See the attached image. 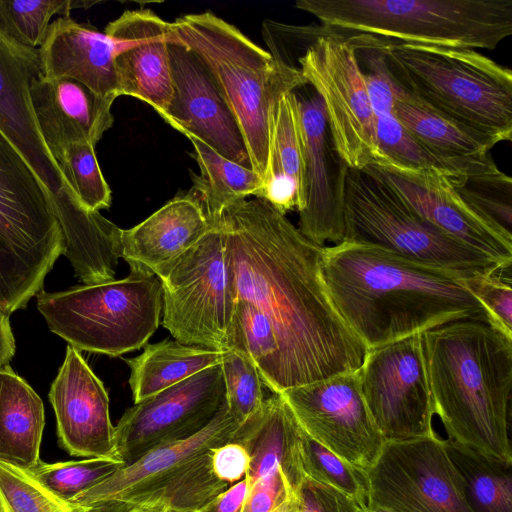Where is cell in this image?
Returning a JSON list of instances; mask_svg holds the SVG:
<instances>
[{"label":"cell","instance_id":"cell-1","mask_svg":"<svg viewBox=\"0 0 512 512\" xmlns=\"http://www.w3.org/2000/svg\"><path fill=\"white\" fill-rule=\"evenodd\" d=\"M218 224L235 300L259 309L277 335L284 390L359 369L368 349L328 294L325 246L260 198L228 206Z\"/></svg>","mask_w":512,"mask_h":512},{"label":"cell","instance_id":"cell-2","mask_svg":"<svg viewBox=\"0 0 512 512\" xmlns=\"http://www.w3.org/2000/svg\"><path fill=\"white\" fill-rule=\"evenodd\" d=\"M321 270L336 310L367 349L460 320L493 325L456 272L345 241L324 247Z\"/></svg>","mask_w":512,"mask_h":512},{"label":"cell","instance_id":"cell-3","mask_svg":"<svg viewBox=\"0 0 512 512\" xmlns=\"http://www.w3.org/2000/svg\"><path fill=\"white\" fill-rule=\"evenodd\" d=\"M421 338L434 414L448 439L512 461V337L486 322L460 320Z\"/></svg>","mask_w":512,"mask_h":512},{"label":"cell","instance_id":"cell-4","mask_svg":"<svg viewBox=\"0 0 512 512\" xmlns=\"http://www.w3.org/2000/svg\"><path fill=\"white\" fill-rule=\"evenodd\" d=\"M172 26L208 66L238 122L252 168L264 179L276 106L282 96L307 85L300 69L211 11L183 15Z\"/></svg>","mask_w":512,"mask_h":512},{"label":"cell","instance_id":"cell-5","mask_svg":"<svg viewBox=\"0 0 512 512\" xmlns=\"http://www.w3.org/2000/svg\"><path fill=\"white\" fill-rule=\"evenodd\" d=\"M371 37L390 76L404 90L498 142L511 140V69L474 49Z\"/></svg>","mask_w":512,"mask_h":512},{"label":"cell","instance_id":"cell-6","mask_svg":"<svg viewBox=\"0 0 512 512\" xmlns=\"http://www.w3.org/2000/svg\"><path fill=\"white\" fill-rule=\"evenodd\" d=\"M327 31L494 50L512 35V0H298Z\"/></svg>","mask_w":512,"mask_h":512},{"label":"cell","instance_id":"cell-7","mask_svg":"<svg viewBox=\"0 0 512 512\" xmlns=\"http://www.w3.org/2000/svg\"><path fill=\"white\" fill-rule=\"evenodd\" d=\"M240 426L224 401L201 431L122 465L70 504L78 512H124L157 502L167 505L170 512L200 510L231 486L214 475L210 452L233 441Z\"/></svg>","mask_w":512,"mask_h":512},{"label":"cell","instance_id":"cell-8","mask_svg":"<svg viewBox=\"0 0 512 512\" xmlns=\"http://www.w3.org/2000/svg\"><path fill=\"white\" fill-rule=\"evenodd\" d=\"M51 332L78 351L118 357L145 346L159 326L163 292L159 278L130 270L120 280L83 284L36 295Z\"/></svg>","mask_w":512,"mask_h":512},{"label":"cell","instance_id":"cell-9","mask_svg":"<svg viewBox=\"0 0 512 512\" xmlns=\"http://www.w3.org/2000/svg\"><path fill=\"white\" fill-rule=\"evenodd\" d=\"M62 251L50 193L0 132V311L26 307Z\"/></svg>","mask_w":512,"mask_h":512},{"label":"cell","instance_id":"cell-10","mask_svg":"<svg viewBox=\"0 0 512 512\" xmlns=\"http://www.w3.org/2000/svg\"><path fill=\"white\" fill-rule=\"evenodd\" d=\"M342 241L377 247L465 276L511 267L499 264L430 224L383 179L367 169L348 168Z\"/></svg>","mask_w":512,"mask_h":512},{"label":"cell","instance_id":"cell-11","mask_svg":"<svg viewBox=\"0 0 512 512\" xmlns=\"http://www.w3.org/2000/svg\"><path fill=\"white\" fill-rule=\"evenodd\" d=\"M357 49L353 34L327 31L307 46L297 67L323 102L339 156L349 168L364 169L384 161Z\"/></svg>","mask_w":512,"mask_h":512},{"label":"cell","instance_id":"cell-12","mask_svg":"<svg viewBox=\"0 0 512 512\" xmlns=\"http://www.w3.org/2000/svg\"><path fill=\"white\" fill-rule=\"evenodd\" d=\"M158 278L163 292L162 325L174 339L223 350L235 297L218 222Z\"/></svg>","mask_w":512,"mask_h":512},{"label":"cell","instance_id":"cell-13","mask_svg":"<svg viewBox=\"0 0 512 512\" xmlns=\"http://www.w3.org/2000/svg\"><path fill=\"white\" fill-rule=\"evenodd\" d=\"M359 373L365 404L385 442L435 434L421 333L368 349Z\"/></svg>","mask_w":512,"mask_h":512},{"label":"cell","instance_id":"cell-14","mask_svg":"<svg viewBox=\"0 0 512 512\" xmlns=\"http://www.w3.org/2000/svg\"><path fill=\"white\" fill-rule=\"evenodd\" d=\"M368 507L391 512H471L436 434L385 442L367 470Z\"/></svg>","mask_w":512,"mask_h":512},{"label":"cell","instance_id":"cell-15","mask_svg":"<svg viewBox=\"0 0 512 512\" xmlns=\"http://www.w3.org/2000/svg\"><path fill=\"white\" fill-rule=\"evenodd\" d=\"M294 94L301 162L298 230L319 246L335 245L343 240L349 167L335 149L320 96L308 84Z\"/></svg>","mask_w":512,"mask_h":512},{"label":"cell","instance_id":"cell-16","mask_svg":"<svg viewBox=\"0 0 512 512\" xmlns=\"http://www.w3.org/2000/svg\"><path fill=\"white\" fill-rule=\"evenodd\" d=\"M225 401L220 364L128 408L114 426L123 465L161 446L185 440L206 427Z\"/></svg>","mask_w":512,"mask_h":512},{"label":"cell","instance_id":"cell-17","mask_svg":"<svg viewBox=\"0 0 512 512\" xmlns=\"http://www.w3.org/2000/svg\"><path fill=\"white\" fill-rule=\"evenodd\" d=\"M302 430L346 462L368 470L385 443L365 404L359 369L278 393Z\"/></svg>","mask_w":512,"mask_h":512},{"label":"cell","instance_id":"cell-18","mask_svg":"<svg viewBox=\"0 0 512 512\" xmlns=\"http://www.w3.org/2000/svg\"><path fill=\"white\" fill-rule=\"evenodd\" d=\"M172 98L161 117L187 138L252 169L249 152L230 107L205 62L176 36L169 44Z\"/></svg>","mask_w":512,"mask_h":512},{"label":"cell","instance_id":"cell-19","mask_svg":"<svg viewBox=\"0 0 512 512\" xmlns=\"http://www.w3.org/2000/svg\"><path fill=\"white\" fill-rule=\"evenodd\" d=\"M416 213L444 233L503 266L512 263V233L468 205L446 175L394 165H369Z\"/></svg>","mask_w":512,"mask_h":512},{"label":"cell","instance_id":"cell-20","mask_svg":"<svg viewBox=\"0 0 512 512\" xmlns=\"http://www.w3.org/2000/svg\"><path fill=\"white\" fill-rule=\"evenodd\" d=\"M114 48L118 95L150 105L160 116L172 98V23L150 9L126 10L104 31Z\"/></svg>","mask_w":512,"mask_h":512},{"label":"cell","instance_id":"cell-21","mask_svg":"<svg viewBox=\"0 0 512 512\" xmlns=\"http://www.w3.org/2000/svg\"><path fill=\"white\" fill-rule=\"evenodd\" d=\"M49 400L63 449L72 456L121 462L115 448L107 391L80 351L70 345L51 384Z\"/></svg>","mask_w":512,"mask_h":512},{"label":"cell","instance_id":"cell-22","mask_svg":"<svg viewBox=\"0 0 512 512\" xmlns=\"http://www.w3.org/2000/svg\"><path fill=\"white\" fill-rule=\"evenodd\" d=\"M40 74L39 49L21 45L0 30V132L54 197L66 184L41 137L32 108L30 88Z\"/></svg>","mask_w":512,"mask_h":512},{"label":"cell","instance_id":"cell-23","mask_svg":"<svg viewBox=\"0 0 512 512\" xmlns=\"http://www.w3.org/2000/svg\"><path fill=\"white\" fill-rule=\"evenodd\" d=\"M30 97L41 137L54 160L71 144L95 146L114 122L115 100L73 79L40 74L31 84Z\"/></svg>","mask_w":512,"mask_h":512},{"label":"cell","instance_id":"cell-24","mask_svg":"<svg viewBox=\"0 0 512 512\" xmlns=\"http://www.w3.org/2000/svg\"><path fill=\"white\" fill-rule=\"evenodd\" d=\"M375 116L376 137L384 163L397 167L433 171L463 179H479L502 171L488 154L478 158H450L437 155L420 144L393 113L395 82L379 65L364 73Z\"/></svg>","mask_w":512,"mask_h":512},{"label":"cell","instance_id":"cell-25","mask_svg":"<svg viewBox=\"0 0 512 512\" xmlns=\"http://www.w3.org/2000/svg\"><path fill=\"white\" fill-rule=\"evenodd\" d=\"M210 224L193 195L176 196L144 221L122 229L121 258L130 270L163 275L196 244Z\"/></svg>","mask_w":512,"mask_h":512},{"label":"cell","instance_id":"cell-26","mask_svg":"<svg viewBox=\"0 0 512 512\" xmlns=\"http://www.w3.org/2000/svg\"><path fill=\"white\" fill-rule=\"evenodd\" d=\"M38 49L43 77L73 79L102 97H119L114 48L105 33L70 17H59Z\"/></svg>","mask_w":512,"mask_h":512},{"label":"cell","instance_id":"cell-27","mask_svg":"<svg viewBox=\"0 0 512 512\" xmlns=\"http://www.w3.org/2000/svg\"><path fill=\"white\" fill-rule=\"evenodd\" d=\"M52 198L62 238V254L83 284L114 280L121 258L122 229L97 211L84 208L66 186Z\"/></svg>","mask_w":512,"mask_h":512},{"label":"cell","instance_id":"cell-28","mask_svg":"<svg viewBox=\"0 0 512 512\" xmlns=\"http://www.w3.org/2000/svg\"><path fill=\"white\" fill-rule=\"evenodd\" d=\"M299 425L278 393L265 398L261 409L240 426L233 441L242 444L250 458L248 484L283 469L297 490L304 478L299 456Z\"/></svg>","mask_w":512,"mask_h":512},{"label":"cell","instance_id":"cell-29","mask_svg":"<svg viewBox=\"0 0 512 512\" xmlns=\"http://www.w3.org/2000/svg\"><path fill=\"white\" fill-rule=\"evenodd\" d=\"M44 425L39 395L10 365L0 367V461L23 470L35 466Z\"/></svg>","mask_w":512,"mask_h":512},{"label":"cell","instance_id":"cell-30","mask_svg":"<svg viewBox=\"0 0 512 512\" xmlns=\"http://www.w3.org/2000/svg\"><path fill=\"white\" fill-rule=\"evenodd\" d=\"M393 113L411 136L425 148L440 156L484 157L490 154V150L499 143L495 138L435 110L397 83H395Z\"/></svg>","mask_w":512,"mask_h":512},{"label":"cell","instance_id":"cell-31","mask_svg":"<svg viewBox=\"0 0 512 512\" xmlns=\"http://www.w3.org/2000/svg\"><path fill=\"white\" fill-rule=\"evenodd\" d=\"M223 350L186 345L176 340L146 344L143 352L125 359L134 403L143 401L202 370L220 364Z\"/></svg>","mask_w":512,"mask_h":512},{"label":"cell","instance_id":"cell-32","mask_svg":"<svg viewBox=\"0 0 512 512\" xmlns=\"http://www.w3.org/2000/svg\"><path fill=\"white\" fill-rule=\"evenodd\" d=\"M300 173L297 107L292 91L282 96L276 106L268 168L256 198L267 201L283 215L297 209Z\"/></svg>","mask_w":512,"mask_h":512},{"label":"cell","instance_id":"cell-33","mask_svg":"<svg viewBox=\"0 0 512 512\" xmlns=\"http://www.w3.org/2000/svg\"><path fill=\"white\" fill-rule=\"evenodd\" d=\"M200 175L192 176V194L198 199L210 225L217 223L230 205L259 194L263 179L252 169L242 167L194 137H188Z\"/></svg>","mask_w":512,"mask_h":512},{"label":"cell","instance_id":"cell-34","mask_svg":"<svg viewBox=\"0 0 512 512\" xmlns=\"http://www.w3.org/2000/svg\"><path fill=\"white\" fill-rule=\"evenodd\" d=\"M444 446L471 512H512V461L449 439L444 440Z\"/></svg>","mask_w":512,"mask_h":512},{"label":"cell","instance_id":"cell-35","mask_svg":"<svg viewBox=\"0 0 512 512\" xmlns=\"http://www.w3.org/2000/svg\"><path fill=\"white\" fill-rule=\"evenodd\" d=\"M223 350H234L248 357L257 367L264 386L272 393L284 391L277 335L269 319L254 305L235 300Z\"/></svg>","mask_w":512,"mask_h":512},{"label":"cell","instance_id":"cell-36","mask_svg":"<svg viewBox=\"0 0 512 512\" xmlns=\"http://www.w3.org/2000/svg\"><path fill=\"white\" fill-rule=\"evenodd\" d=\"M298 447L304 476L344 493L361 509L368 508L369 481L366 470L346 462L313 440L301 427Z\"/></svg>","mask_w":512,"mask_h":512},{"label":"cell","instance_id":"cell-37","mask_svg":"<svg viewBox=\"0 0 512 512\" xmlns=\"http://www.w3.org/2000/svg\"><path fill=\"white\" fill-rule=\"evenodd\" d=\"M93 4L80 0H0V30L15 42L38 49L54 15L70 17L73 9Z\"/></svg>","mask_w":512,"mask_h":512},{"label":"cell","instance_id":"cell-38","mask_svg":"<svg viewBox=\"0 0 512 512\" xmlns=\"http://www.w3.org/2000/svg\"><path fill=\"white\" fill-rule=\"evenodd\" d=\"M90 143L65 147L55 161L67 187L80 204L89 211L107 209L111 205V190L99 167Z\"/></svg>","mask_w":512,"mask_h":512},{"label":"cell","instance_id":"cell-39","mask_svg":"<svg viewBox=\"0 0 512 512\" xmlns=\"http://www.w3.org/2000/svg\"><path fill=\"white\" fill-rule=\"evenodd\" d=\"M122 465V462L106 458L56 463L40 460L27 471L59 499L70 503L112 475Z\"/></svg>","mask_w":512,"mask_h":512},{"label":"cell","instance_id":"cell-40","mask_svg":"<svg viewBox=\"0 0 512 512\" xmlns=\"http://www.w3.org/2000/svg\"><path fill=\"white\" fill-rule=\"evenodd\" d=\"M229 413L243 425L262 407L264 384L254 363L234 350H223L220 362Z\"/></svg>","mask_w":512,"mask_h":512},{"label":"cell","instance_id":"cell-41","mask_svg":"<svg viewBox=\"0 0 512 512\" xmlns=\"http://www.w3.org/2000/svg\"><path fill=\"white\" fill-rule=\"evenodd\" d=\"M0 506L3 512H78L45 488L27 470L0 461Z\"/></svg>","mask_w":512,"mask_h":512},{"label":"cell","instance_id":"cell-42","mask_svg":"<svg viewBox=\"0 0 512 512\" xmlns=\"http://www.w3.org/2000/svg\"><path fill=\"white\" fill-rule=\"evenodd\" d=\"M511 267L492 273H475L461 277L463 286L489 314L492 323L512 337Z\"/></svg>","mask_w":512,"mask_h":512},{"label":"cell","instance_id":"cell-43","mask_svg":"<svg viewBox=\"0 0 512 512\" xmlns=\"http://www.w3.org/2000/svg\"><path fill=\"white\" fill-rule=\"evenodd\" d=\"M349 496L304 476L294 496V512H361Z\"/></svg>","mask_w":512,"mask_h":512},{"label":"cell","instance_id":"cell-44","mask_svg":"<svg viewBox=\"0 0 512 512\" xmlns=\"http://www.w3.org/2000/svg\"><path fill=\"white\" fill-rule=\"evenodd\" d=\"M248 485L242 512H273L296 492L283 469Z\"/></svg>","mask_w":512,"mask_h":512},{"label":"cell","instance_id":"cell-45","mask_svg":"<svg viewBox=\"0 0 512 512\" xmlns=\"http://www.w3.org/2000/svg\"><path fill=\"white\" fill-rule=\"evenodd\" d=\"M214 475L232 485L245 478L250 458L246 448L235 441L222 444L210 452Z\"/></svg>","mask_w":512,"mask_h":512},{"label":"cell","instance_id":"cell-46","mask_svg":"<svg viewBox=\"0 0 512 512\" xmlns=\"http://www.w3.org/2000/svg\"><path fill=\"white\" fill-rule=\"evenodd\" d=\"M248 489L249 485L245 477L229 486L202 509L205 512H242Z\"/></svg>","mask_w":512,"mask_h":512},{"label":"cell","instance_id":"cell-47","mask_svg":"<svg viewBox=\"0 0 512 512\" xmlns=\"http://www.w3.org/2000/svg\"><path fill=\"white\" fill-rule=\"evenodd\" d=\"M15 339L12 333L9 315L0 311V363L9 365L15 354Z\"/></svg>","mask_w":512,"mask_h":512},{"label":"cell","instance_id":"cell-48","mask_svg":"<svg viewBox=\"0 0 512 512\" xmlns=\"http://www.w3.org/2000/svg\"><path fill=\"white\" fill-rule=\"evenodd\" d=\"M124 512H170L167 505L157 502L133 506Z\"/></svg>","mask_w":512,"mask_h":512},{"label":"cell","instance_id":"cell-49","mask_svg":"<svg viewBox=\"0 0 512 512\" xmlns=\"http://www.w3.org/2000/svg\"><path fill=\"white\" fill-rule=\"evenodd\" d=\"M294 496L283 502L273 512H294Z\"/></svg>","mask_w":512,"mask_h":512},{"label":"cell","instance_id":"cell-50","mask_svg":"<svg viewBox=\"0 0 512 512\" xmlns=\"http://www.w3.org/2000/svg\"><path fill=\"white\" fill-rule=\"evenodd\" d=\"M361 512H391V511L381 509V508L368 507V508L362 510Z\"/></svg>","mask_w":512,"mask_h":512},{"label":"cell","instance_id":"cell-51","mask_svg":"<svg viewBox=\"0 0 512 512\" xmlns=\"http://www.w3.org/2000/svg\"><path fill=\"white\" fill-rule=\"evenodd\" d=\"M191 512H205V511L203 509H200V510L191 511Z\"/></svg>","mask_w":512,"mask_h":512},{"label":"cell","instance_id":"cell-52","mask_svg":"<svg viewBox=\"0 0 512 512\" xmlns=\"http://www.w3.org/2000/svg\"><path fill=\"white\" fill-rule=\"evenodd\" d=\"M0 512H3V510H2V508H1V506H0Z\"/></svg>","mask_w":512,"mask_h":512},{"label":"cell","instance_id":"cell-53","mask_svg":"<svg viewBox=\"0 0 512 512\" xmlns=\"http://www.w3.org/2000/svg\"><path fill=\"white\" fill-rule=\"evenodd\" d=\"M4 366L3 364L0 363V367Z\"/></svg>","mask_w":512,"mask_h":512}]
</instances>
